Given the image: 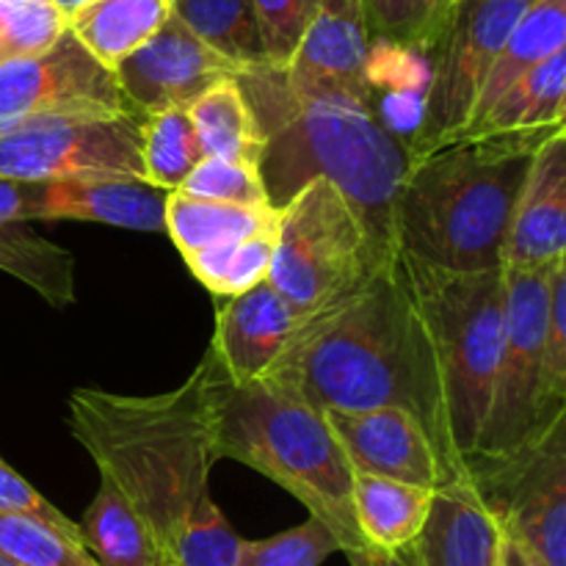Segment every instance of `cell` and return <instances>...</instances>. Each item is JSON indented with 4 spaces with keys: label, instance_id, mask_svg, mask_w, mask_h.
Returning a JSON list of instances; mask_svg holds the SVG:
<instances>
[{
    "label": "cell",
    "instance_id": "cell-1",
    "mask_svg": "<svg viewBox=\"0 0 566 566\" xmlns=\"http://www.w3.org/2000/svg\"><path fill=\"white\" fill-rule=\"evenodd\" d=\"M263 376L296 390L321 412L407 409L429 429L451 475L468 473L451 442L434 352L401 252L310 313Z\"/></svg>",
    "mask_w": 566,
    "mask_h": 566
},
{
    "label": "cell",
    "instance_id": "cell-2",
    "mask_svg": "<svg viewBox=\"0 0 566 566\" xmlns=\"http://www.w3.org/2000/svg\"><path fill=\"white\" fill-rule=\"evenodd\" d=\"M263 133L265 191L276 210L324 177L346 197L368 235L370 265L398 258L396 213L409 149L387 130L368 97L354 92L293 94L276 66L235 75Z\"/></svg>",
    "mask_w": 566,
    "mask_h": 566
},
{
    "label": "cell",
    "instance_id": "cell-3",
    "mask_svg": "<svg viewBox=\"0 0 566 566\" xmlns=\"http://www.w3.org/2000/svg\"><path fill=\"white\" fill-rule=\"evenodd\" d=\"M213 354L180 387L158 396L72 390L66 420L99 481L114 486L147 523L166 562L175 542L213 503Z\"/></svg>",
    "mask_w": 566,
    "mask_h": 566
},
{
    "label": "cell",
    "instance_id": "cell-4",
    "mask_svg": "<svg viewBox=\"0 0 566 566\" xmlns=\"http://www.w3.org/2000/svg\"><path fill=\"white\" fill-rule=\"evenodd\" d=\"M556 127L468 133L409 153L398 252L451 271L503 269L514 202L536 147Z\"/></svg>",
    "mask_w": 566,
    "mask_h": 566
},
{
    "label": "cell",
    "instance_id": "cell-5",
    "mask_svg": "<svg viewBox=\"0 0 566 566\" xmlns=\"http://www.w3.org/2000/svg\"><path fill=\"white\" fill-rule=\"evenodd\" d=\"M210 401L216 457L247 464L291 492L337 536L346 556L368 547L354 517V468L318 407L271 376L230 381L219 363Z\"/></svg>",
    "mask_w": 566,
    "mask_h": 566
},
{
    "label": "cell",
    "instance_id": "cell-6",
    "mask_svg": "<svg viewBox=\"0 0 566 566\" xmlns=\"http://www.w3.org/2000/svg\"><path fill=\"white\" fill-rule=\"evenodd\" d=\"M401 265L434 352L451 442L468 464L479 446L501 359L506 274L503 269H440L403 252Z\"/></svg>",
    "mask_w": 566,
    "mask_h": 566
},
{
    "label": "cell",
    "instance_id": "cell-7",
    "mask_svg": "<svg viewBox=\"0 0 566 566\" xmlns=\"http://www.w3.org/2000/svg\"><path fill=\"white\" fill-rule=\"evenodd\" d=\"M506 329L492 379L490 407L479 446L464 468L514 457L545 431L556 415L545 403V315L547 269H503Z\"/></svg>",
    "mask_w": 566,
    "mask_h": 566
},
{
    "label": "cell",
    "instance_id": "cell-8",
    "mask_svg": "<svg viewBox=\"0 0 566 566\" xmlns=\"http://www.w3.org/2000/svg\"><path fill=\"white\" fill-rule=\"evenodd\" d=\"M368 269V235L346 197L324 177L304 182L280 208L271 285L304 313H315Z\"/></svg>",
    "mask_w": 566,
    "mask_h": 566
},
{
    "label": "cell",
    "instance_id": "cell-9",
    "mask_svg": "<svg viewBox=\"0 0 566 566\" xmlns=\"http://www.w3.org/2000/svg\"><path fill=\"white\" fill-rule=\"evenodd\" d=\"M531 3L534 0H457L446 31L429 50L423 122L409 153L462 136L492 61Z\"/></svg>",
    "mask_w": 566,
    "mask_h": 566
},
{
    "label": "cell",
    "instance_id": "cell-10",
    "mask_svg": "<svg viewBox=\"0 0 566 566\" xmlns=\"http://www.w3.org/2000/svg\"><path fill=\"white\" fill-rule=\"evenodd\" d=\"M468 475L506 534L545 566H566V409L523 451Z\"/></svg>",
    "mask_w": 566,
    "mask_h": 566
},
{
    "label": "cell",
    "instance_id": "cell-11",
    "mask_svg": "<svg viewBox=\"0 0 566 566\" xmlns=\"http://www.w3.org/2000/svg\"><path fill=\"white\" fill-rule=\"evenodd\" d=\"M0 177L59 180V177H133L144 180L142 116H55L0 133Z\"/></svg>",
    "mask_w": 566,
    "mask_h": 566
},
{
    "label": "cell",
    "instance_id": "cell-12",
    "mask_svg": "<svg viewBox=\"0 0 566 566\" xmlns=\"http://www.w3.org/2000/svg\"><path fill=\"white\" fill-rule=\"evenodd\" d=\"M114 70L99 64L70 31L53 48L0 64V133L39 119L122 114Z\"/></svg>",
    "mask_w": 566,
    "mask_h": 566
},
{
    "label": "cell",
    "instance_id": "cell-13",
    "mask_svg": "<svg viewBox=\"0 0 566 566\" xmlns=\"http://www.w3.org/2000/svg\"><path fill=\"white\" fill-rule=\"evenodd\" d=\"M238 72L241 66L216 53L177 17H169L142 48L114 66L122 97L138 116L166 105H191L199 94Z\"/></svg>",
    "mask_w": 566,
    "mask_h": 566
},
{
    "label": "cell",
    "instance_id": "cell-14",
    "mask_svg": "<svg viewBox=\"0 0 566 566\" xmlns=\"http://www.w3.org/2000/svg\"><path fill=\"white\" fill-rule=\"evenodd\" d=\"M324 415L335 429L354 473L385 475L426 490H437L442 481L453 479L429 429L407 409H324Z\"/></svg>",
    "mask_w": 566,
    "mask_h": 566
},
{
    "label": "cell",
    "instance_id": "cell-15",
    "mask_svg": "<svg viewBox=\"0 0 566 566\" xmlns=\"http://www.w3.org/2000/svg\"><path fill=\"white\" fill-rule=\"evenodd\" d=\"M166 193L133 177L22 180L28 221H94L138 232H166Z\"/></svg>",
    "mask_w": 566,
    "mask_h": 566
},
{
    "label": "cell",
    "instance_id": "cell-16",
    "mask_svg": "<svg viewBox=\"0 0 566 566\" xmlns=\"http://www.w3.org/2000/svg\"><path fill=\"white\" fill-rule=\"evenodd\" d=\"M307 315L265 280L238 296H227V304L216 310L208 352L230 381L260 379L274 368Z\"/></svg>",
    "mask_w": 566,
    "mask_h": 566
},
{
    "label": "cell",
    "instance_id": "cell-17",
    "mask_svg": "<svg viewBox=\"0 0 566 566\" xmlns=\"http://www.w3.org/2000/svg\"><path fill=\"white\" fill-rule=\"evenodd\" d=\"M566 258V125L547 133L514 202L503 269H547Z\"/></svg>",
    "mask_w": 566,
    "mask_h": 566
},
{
    "label": "cell",
    "instance_id": "cell-18",
    "mask_svg": "<svg viewBox=\"0 0 566 566\" xmlns=\"http://www.w3.org/2000/svg\"><path fill=\"white\" fill-rule=\"evenodd\" d=\"M370 33L359 0H324L304 31L282 81L293 94L354 92L368 97L365 64Z\"/></svg>",
    "mask_w": 566,
    "mask_h": 566
},
{
    "label": "cell",
    "instance_id": "cell-19",
    "mask_svg": "<svg viewBox=\"0 0 566 566\" xmlns=\"http://www.w3.org/2000/svg\"><path fill=\"white\" fill-rule=\"evenodd\" d=\"M409 553L418 566H501L503 525L468 473L437 486Z\"/></svg>",
    "mask_w": 566,
    "mask_h": 566
},
{
    "label": "cell",
    "instance_id": "cell-20",
    "mask_svg": "<svg viewBox=\"0 0 566 566\" xmlns=\"http://www.w3.org/2000/svg\"><path fill=\"white\" fill-rule=\"evenodd\" d=\"M171 17V0H86L66 14V31L108 70L142 48Z\"/></svg>",
    "mask_w": 566,
    "mask_h": 566
},
{
    "label": "cell",
    "instance_id": "cell-21",
    "mask_svg": "<svg viewBox=\"0 0 566 566\" xmlns=\"http://www.w3.org/2000/svg\"><path fill=\"white\" fill-rule=\"evenodd\" d=\"M434 490L403 484L385 475L354 473V517L365 545L403 551L420 534Z\"/></svg>",
    "mask_w": 566,
    "mask_h": 566
},
{
    "label": "cell",
    "instance_id": "cell-22",
    "mask_svg": "<svg viewBox=\"0 0 566 566\" xmlns=\"http://www.w3.org/2000/svg\"><path fill=\"white\" fill-rule=\"evenodd\" d=\"M558 50H566V0H534L523 11V17L514 22L501 53L492 61V70L486 75L484 88H481L470 125L479 122L486 114V108L517 77H523L531 66H536L547 55L558 53Z\"/></svg>",
    "mask_w": 566,
    "mask_h": 566
},
{
    "label": "cell",
    "instance_id": "cell-23",
    "mask_svg": "<svg viewBox=\"0 0 566 566\" xmlns=\"http://www.w3.org/2000/svg\"><path fill=\"white\" fill-rule=\"evenodd\" d=\"M566 125V50L547 55L512 83L468 133H512Z\"/></svg>",
    "mask_w": 566,
    "mask_h": 566
},
{
    "label": "cell",
    "instance_id": "cell-24",
    "mask_svg": "<svg viewBox=\"0 0 566 566\" xmlns=\"http://www.w3.org/2000/svg\"><path fill=\"white\" fill-rule=\"evenodd\" d=\"M166 232L186 258L188 252L210 247L219 241H241L263 230H276L280 224V210L265 205H230L213 202V199L188 197L182 191L166 193Z\"/></svg>",
    "mask_w": 566,
    "mask_h": 566
},
{
    "label": "cell",
    "instance_id": "cell-25",
    "mask_svg": "<svg viewBox=\"0 0 566 566\" xmlns=\"http://www.w3.org/2000/svg\"><path fill=\"white\" fill-rule=\"evenodd\" d=\"M77 525L83 545L99 566H164L158 542L142 514L105 481H99L97 495Z\"/></svg>",
    "mask_w": 566,
    "mask_h": 566
},
{
    "label": "cell",
    "instance_id": "cell-26",
    "mask_svg": "<svg viewBox=\"0 0 566 566\" xmlns=\"http://www.w3.org/2000/svg\"><path fill=\"white\" fill-rule=\"evenodd\" d=\"M188 111H191V122L197 127L202 155L260 166L263 133H260L252 105L235 77H224L210 86L188 105Z\"/></svg>",
    "mask_w": 566,
    "mask_h": 566
},
{
    "label": "cell",
    "instance_id": "cell-27",
    "mask_svg": "<svg viewBox=\"0 0 566 566\" xmlns=\"http://www.w3.org/2000/svg\"><path fill=\"white\" fill-rule=\"evenodd\" d=\"M0 271L25 282L53 307L75 302V260L59 243L31 230L28 221L0 224Z\"/></svg>",
    "mask_w": 566,
    "mask_h": 566
},
{
    "label": "cell",
    "instance_id": "cell-28",
    "mask_svg": "<svg viewBox=\"0 0 566 566\" xmlns=\"http://www.w3.org/2000/svg\"><path fill=\"white\" fill-rule=\"evenodd\" d=\"M171 17L241 70L269 64L252 0H171Z\"/></svg>",
    "mask_w": 566,
    "mask_h": 566
},
{
    "label": "cell",
    "instance_id": "cell-29",
    "mask_svg": "<svg viewBox=\"0 0 566 566\" xmlns=\"http://www.w3.org/2000/svg\"><path fill=\"white\" fill-rule=\"evenodd\" d=\"M202 158L188 105H166L142 116V166L149 186L177 191Z\"/></svg>",
    "mask_w": 566,
    "mask_h": 566
},
{
    "label": "cell",
    "instance_id": "cell-30",
    "mask_svg": "<svg viewBox=\"0 0 566 566\" xmlns=\"http://www.w3.org/2000/svg\"><path fill=\"white\" fill-rule=\"evenodd\" d=\"M370 39L407 44L429 55L457 0H359Z\"/></svg>",
    "mask_w": 566,
    "mask_h": 566
},
{
    "label": "cell",
    "instance_id": "cell-31",
    "mask_svg": "<svg viewBox=\"0 0 566 566\" xmlns=\"http://www.w3.org/2000/svg\"><path fill=\"white\" fill-rule=\"evenodd\" d=\"M0 553L20 566H99L83 539L28 514L0 512Z\"/></svg>",
    "mask_w": 566,
    "mask_h": 566
},
{
    "label": "cell",
    "instance_id": "cell-32",
    "mask_svg": "<svg viewBox=\"0 0 566 566\" xmlns=\"http://www.w3.org/2000/svg\"><path fill=\"white\" fill-rule=\"evenodd\" d=\"M64 31L55 0H0V64L53 48Z\"/></svg>",
    "mask_w": 566,
    "mask_h": 566
},
{
    "label": "cell",
    "instance_id": "cell-33",
    "mask_svg": "<svg viewBox=\"0 0 566 566\" xmlns=\"http://www.w3.org/2000/svg\"><path fill=\"white\" fill-rule=\"evenodd\" d=\"M332 553H340L337 536L321 520L307 517L269 539H243L235 566H321Z\"/></svg>",
    "mask_w": 566,
    "mask_h": 566
},
{
    "label": "cell",
    "instance_id": "cell-34",
    "mask_svg": "<svg viewBox=\"0 0 566 566\" xmlns=\"http://www.w3.org/2000/svg\"><path fill=\"white\" fill-rule=\"evenodd\" d=\"M177 191L188 193V197L213 199V202L252 205V208L271 205L263 175H260V166L243 164V160L213 158V155H205L188 171V177L182 180V186Z\"/></svg>",
    "mask_w": 566,
    "mask_h": 566
},
{
    "label": "cell",
    "instance_id": "cell-35",
    "mask_svg": "<svg viewBox=\"0 0 566 566\" xmlns=\"http://www.w3.org/2000/svg\"><path fill=\"white\" fill-rule=\"evenodd\" d=\"M243 539L232 531L216 503L188 523L164 566H235Z\"/></svg>",
    "mask_w": 566,
    "mask_h": 566
},
{
    "label": "cell",
    "instance_id": "cell-36",
    "mask_svg": "<svg viewBox=\"0 0 566 566\" xmlns=\"http://www.w3.org/2000/svg\"><path fill=\"white\" fill-rule=\"evenodd\" d=\"M269 66L285 70L324 0H252Z\"/></svg>",
    "mask_w": 566,
    "mask_h": 566
},
{
    "label": "cell",
    "instance_id": "cell-37",
    "mask_svg": "<svg viewBox=\"0 0 566 566\" xmlns=\"http://www.w3.org/2000/svg\"><path fill=\"white\" fill-rule=\"evenodd\" d=\"M566 401V258L556 260L547 274L545 315V403L553 415Z\"/></svg>",
    "mask_w": 566,
    "mask_h": 566
},
{
    "label": "cell",
    "instance_id": "cell-38",
    "mask_svg": "<svg viewBox=\"0 0 566 566\" xmlns=\"http://www.w3.org/2000/svg\"><path fill=\"white\" fill-rule=\"evenodd\" d=\"M0 512H11V514H28V517H36L42 523L53 525V528L64 531V534L77 536L83 539L81 525L72 523L64 512L53 506L44 495H39L20 473L9 468V464L0 459Z\"/></svg>",
    "mask_w": 566,
    "mask_h": 566
},
{
    "label": "cell",
    "instance_id": "cell-39",
    "mask_svg": "<svg viewBox=\"0 0 566 566\" xmlns=\"http://www.w3.org/2000/svg\"><path fill=\"white\" fill-rule=\"evenodd\" d=\"M348 562L352 566H418L415 564L412 553H409V547H403V551H376V547H365V551L354 553V556H348Z\"/></svg>",
    "mask_w": 566,
    "mask_h": 566
},
{
    "label": "cell",
    "instance_id": "cell-40",
    "mask_svg": "<svg viewBox=\"0 0 566 566\" xmlns=\"http://www.w3.org/2000/svg\"><path fill=\"white\" fill-rule=\"evenodd\" d=\"M501 566H545L528 547L523 545L520 539H514L512 534L503 531V562Z\"/></svg>",
    "mask_w": 566,
    "mask_h": 566
},
{
    "label": "cell",
    "instance_id": "cell-41",
    "mask_svg": "<svg viewBox=\"0 0 566 566\" xmlns=\"http://www.w3.org/2000/svg\"><path fill=\"white\" fill-rule=\"evenodd\" d=\"M81 3H86V0H55V6H59L61 11H64V14H70L72 9H77V6Z\"/></svg>",
    "mask_w": 566,
    "mask_h": 566
},
{
    "label": "cell",
    "instance_id": "cell-42",
    "mask_svg": "<svg viewBox=\"0 0 566 566\" xmlns=\"http://www.w3.org/2000/svg\"><path fill=\"white\" fill-rule=\"evenodd\" d=\"M0 566H20V564H17L14 558L6 556V553H0Z\"/></svg>",
    "mask_w": 566,
    "mask_h": 566
}]
</instances>
